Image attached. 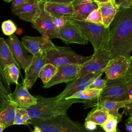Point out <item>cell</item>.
I'll return each instance as SVG.
<instances>
[{
    "label": "cell",
    "mask_w": 132,
    "mask_h": 132,
    "mask_svg": "<svg viewBox=\"0 0 132 132\" xmlns=\"http://www.w3.org/2000/svg\"><path fill=\"white\" fill-rule=\"evenodd\" d=\"M106 48L111 59L129 57L132 50V8H120L109 27Z\"/></svg>",
    "instance_id": "1"
},
{
    "label": "cell",
    "mask_w": 132,
    "mask_h": 132,
    "mask_svg": "<svg viewBox=\"0 0 132 132\" xmlns=\"http://www.w3.org/2000/svg\"><path fill=\"white\" fill-rule=\"evenodd\" d=\"M37 103L35 105L25 108L29 118L45 120L60 114H67L69 108L76 103H84L77 99H68L58 101L56 97H45L36 95Z\"/></svg>",
    "instance_id": "2"
},
{
    "label": "cell",
    "mask_w": 132,
    "mask_h": 132,
    "mask_svg": "<svg viewBox=\"0 0 132 132\" xmlns=\"http://www.w3.org/2000/svg\"><path fill=\"white\" fill-rule=\"evenodd\" d=\"M106 80V86L101 90L97 98L93 101L85 102L84 103L86 105L104 100L117 102L127 100L128 88L132 83V65L122 77L111 80Z\"/></svg>",
    "instance_id": "3"
},
{
    "label": "cell",
    "mask_w": 132,
    "mask_h": 132,
    "mask_svg": "<svg viewBox=\"0 0 132 132\" xmlns=\"http://www.w3.org/2000/svg\"><path fill=\"white\" fill-rule=\"evenodd\" d=\"M28 123L38 127L42 132H89L80 123L70 119L67 114L42 120L30 119Z\"/></svg>",
    "instance_id": "4"
},
{
    "label": "cell",
    "mask_w": 132,
    "mask_h": 132,
    "mask_svg": "<svg viewBox=\"0 0 132 132\" xmlns=\"http://www.w3.org/2000/svg\"><path fill=\"white\" fill-rule=\"evenodd\" d=\"M71 20L86 40L91 42L93 46L94 52L102 47H106L109 38L108 28L86 20Z\"/></svg>",
    "instance_id": "5"
},
{
    "label": "cell",
    "mask_w": 132,
    "mask_h": 132,
    "mask_svg": "<svg viewBox=\"0 0 132 132\" xmlns=\"http://www.w3.org/2000/svg\"><path fill=\"white\" fill-rule=\"evenodd\" d=\"M91 57L78 55L70 47L55 45L54 48L45 52V62L57 67L70 64H82L89 60Z\"/></svg>",
    "instance_id": "6"
},
{
    "label": "cell",
    "mask_w": 132,
    "mask_h": 132,
    "mask_svg": "<svg viewBox=\"0 0 132 132\" xmlns=\"http://www.w3.org/2000/svg\"><path fill=\"white\" fill-rule=\"evenodd\" d=\"M45 3L43 1L38 2L37 12L31 23L41 36L50 39L58 38L59 29L55 26L52 16L45 10Z\"/></svg>",
    "instance_id": "7"
},
{
    "label": "cell",
    "mask_w": 132,
    "mask_h": 132,
    "mask_svg": "<svg viewBox=\"0 0 132 132\" xmlns=\"http://www.w3.org/2000/svg\"><path fill=\"white\" fill-rule=\"evenodd\" d=\"M111 59L106 47H102L94 52L91 58L81 64L77 78H81L90 74L103 72Z\"/></svg>",
    "instance_id": "8"
},
{
    "label": "cell",
    "mask_w": 132,
    "mask_h": 132,
    "mask_svg": "<svg viewBox=\"0 0 132 132\" xmlns=\"http://www.w3.org/2000/svg\"><path fill=\"white\" fill-rule=\"evenodd\" d=\"M132 65V57L118 56L111 59L103 71L106 79H114L124 76Z\"/></svg>",
    "instance_id": "9"
},
{
    "label": "cell",
    "mask_w": 132,
    "mask_h": 132,
    "mask_svg": "<svg viewBox=\"0 0 132 132\" xmlns=\"http://www.w3.org/2000/svg\"><path fill=\"white\" fill-rule=\"evenodd\" d=\"M103 73V72H101L90 74L81 78H77L75 80L70 81L63 91L56 96L57 100L61 101L67 100L74 94L88 89L92 81L99 75H102Z\"/></svg>",
    "instance_id": "10"
},
{
    "label": "cell",
    "mask_w": 132,
    "mask_h": 132,
    "mask_svg": "<svg viewBox=\"0 0 132 132\" xmlns=\"http://www.w3.org/2000/svg\"><path fill=\"white\" fill-rule=\"evenodd\" d=\"M5 41L20 68L25 71L31 62L32 55H28V52L15 34L9 36Z\"/></svg>",
    "instance_id": "11"
},
{
    "label": "cell",
    "mask_w": 132,
    "mask_h": 132,
    "mask_svg": "<svg viewBox=\"0 0 132 132\" xmlns=\"http://www.w3.org/2000/svg\"><path fill=\"white\" fill-rule=\"evenodd\" d=\"M58 38L61 39L66 45L73 43L81 45L88 44V41L71 20H68L59 29Z\"/></svg>",
    "instance_id": "12"
},
{
    "label": "cell",
    "mask_w": 132,
    "mask_h": 132,
    "mask_svg": "<svg viewBox=\"0 0 132 132\" xmlns=\"http://www.w3.org/2000/svg\"><path fill=\"white\" fill-rule=\"evenodd\" d=\"M81 64H70L57 67L56 74L51 79L43 85L44 88H48L62 82H69L78 77Z\"/></svg>",
    "instance_id": "13"
},
{
    "label": "cell",
    "mask_w": 132,
    "mask_h": 132,
    "mask_svg": "<svg viewBox=\"0 0 132 132\" xmlns=\"http://www.w3.org/2000/svg\"><path fill=\"white\" fill-rule=\"evenodd\" d=\"M21 42L27 51L32 56L46 52L55 47V45L54 44L51 39L42 36H25L22 38Z\"/></svg>",
    "instance_id": "14"
},
{
    "label": "cell",
    "mask_w": 132,
    "mask_h": 132,
    "mask_svg": "<svg viewBox=\"0 0 132 132\" xmlns=\"http://www.w3.org/2000/svg\"><path fill=\"white\" fill-rule=\"evenodd\" d=\"M45 52L32 56L30 64L25 71V77L23 83L28 89H31L37 79L42 67L45 64Z\"/></svg>",
    "instance_id": "15"
},
{
    "label": "cell",
    "mask_w": 132,
    "mask_h": 132,
    "mask_svg": "<svg viewBox=\"0 0 132 132\" xmlns=\"http://www.w3.org/2000/svg\"><path fill=\"white\" fill-rule=\"evenodd\" d=\"M8 97L16 108H25L37 103L36 98L30 94L28 89L23 82L16 84L14 92L10 93Z\"/></svg>",
    "instance_id": "16"
},
{
    "label": "cell",
    "mask_w": 132,
    "mask_h": 132,
    "mask_svg": "<svg viewBox=\"0 0 132 132\" xmlns=\"http://www.w3.org/2000/svg\"><path fill=\"white\" fill-rule=\"evenodd\" d=\"M127 103V100L121 102H117L110 100H104L97 102L93 104L87 105L88 107H96L105 111L109 116L116 118L118 122L122 120V113L119 112L120 108H124Z\"/></svg>",
    "instance_id": "17"
},
{
    "label": "cell",
    "mask_w": 132,
    "mask_h": 132,
    "mask_svg": "<svg viewBox=\"0 0 132 132\" xmlns=\"http://www.w3.org/2000/svg\"><path fill=\"white\" fill-rule=\"evenodd\" d=\"M44 8L52 17H63L72 20L74 10L72 4H62L45 2Z\"/></svg>",
    "instance_id": "18"
},
{
    "label": "cell",
    "mask_w": 132,
    "mask_h": 132,
    "mask_svg": "<svg viewBox=\"0 0 132 132\" xmlns=\"http://www.w3.org/2000/svg\"><path fill=\"white\" fill-rule=\"evenodd\" d=\"M38 2L36 0H28L12 11V13L21 20L31 23L38 10Z\"/></svg>",
    "instance_id": "19"
},
{
    "label": "cell",
    "mask_w": 132,
    "mask_h": 132,
    "mask_svg": "<svg viewBox=\"0 0 132 132\" xmlns=\"http://www.w3.org/2000/svg\"><path fill=\"white\" fill-rule=\"evenodd\" d=\"M97 8L101 13L103 26L105 28H108L120 8L114 1L99 4Z\"/></svg>",
    "instance_id": "20"
},
{
    "label": "cell",
    "mask_w": 132,
    "mask_h": 132,
    "mask_svg": "<svg viewBox=\"0 0 132 132\" xmlns=\"http://www.w3.org/2000/svg\"><path fill=\"white\" fill-rule=\"evenodd\" d=\"M16 108L9 100H6L0 108V124L5 128L13 125Z\"/></svg>",
    "instance_id": "21"
},
{
    "label": "cell",
    "mask_w": 132,
    "mask_h": 132,
    "mask_svg": "<svg viewBox=\"0 0 132 132\" xmlns=\"http://www.w3.org/2000/svg\"><path fill=\"white\" fill-rule=\"evenodd\" d=\"M72 5L74 13L72 20H85L88 15L97 8L94 2H74Z\"/></svg>",
    "instance_id": "22"
},
{
    "label": "cell",
    "mask_w": 132,
    "mask_h": 132,
    "mask_svg": "<svg viewBox=\"0 0 132 132\" xmlns=\"http://www.w3.org/2000/svg\"><path fill=\"white\" fill-rule=\"evenodd\" d=\"M11 64H14L20 68L6 41L3 37H0V67L3 70Z\"/></svg>",
    "instance_id": "23"
},
{
    "label": "cell",
    "mask_w": 132,
    "mask_h": 132,
    "mask_svg": "<svg viewBox=\"0 0 132 132\" xmlns=\"http://www.w3.org/2000/svg\"><path fill=\"white\" fill-rule=\"evenodd\" d=\"M20 68L15 64H11L2 70L4 77L9 86L12 84H18L20 75Z\"/></svg>",
    "instance_id": "24"
},
{
    "label": "cell",
    "mask_w": 132,
    "mask_h": 132,
    "mask_svg": "<svg viewBox=\"0 0 132 132\" xmlns=\"http://www.w3.org/2000/svg\"><path fill=\"white\" fill-rule=\"evenodd\" d=\"M101 91V90L87 89L74 94L68 99H77L83 101L84 102L86 101H91L97 98Z\"/></svg>",
    "instance_id": "25"
},
{
    "label": "cell",
    "mask_w": 132,
    "mask_h": 132,
    "mask_svg": "<svg viewBox=\"0 0 132 132\" xmlns=\"http://www.w3.org/2000/svg\"><path fill=\"white\" fill-rule=\"evenodd\" d=\"M109 116V115L105 111L95 108L88 114L85 121H91L96 125H101L105 122Z\"/></svg>",
    "instance_id": "26"
},
{
    "label": "cell",
    "mask_w": 132,
    "mask_h": 132,
    "mask_svg": "<svg viewBox=\"0 0 132 132\" xmlns=\"http://www.w3.org/2000/svg\"><path fill=\"white\" fill-rule=\"evenodd\" d=\"M57 70V67L51 63H46L43 65L39 74V77L41 79L43 85L51 79L56 74Z\"/></svg>",
    "instance_id": "27"
},
{
    "label": "cell",
    "mask_w": 132,
    "mask_h": 132,
    "mask_svg": "<svg viewBox=\"0 0 132 132\" xmlns=\"http://www.w3.org/2000/svg\"><path fill=\"white\" fill-rule=\"evenodd\" d=\"M118 123V121L116 118L109 116L105 122L100 126L105 132H117Z\"/></svg>",
    "instance_id": "28"
},
{
    "label": "cell",
    "mask_w": 132,
    "mask_h": 132,
    "mask_svg": "<svg viewBox=\"0 0 132 132\" xmlns=\"http://www.w3.org/2000/svg\"><path fill=\"white\" fill-rule=\"evenodd\" d=\"M1 29L3 33L5 35L9 37L13 34H14L17 27L12 20H7L2 23Z\"/></svg>",
    "instance_id": "29"
},
{
    "label": "cell",
    "mask_w": 132,
    "mask_h": 132,
    "mask_svg": "<svg viewBox=\"0 0 132 132\" xmlns=\"http://www.w3.org/2000/svg\"><path fill=\"white\" fill-rule=\"evenodd\" d=\"M86 21L103 25L101 13L98 8L93 10L87 17L85 20Z\"/></svg>",
    "instance_id": "30"
},
{
    "label": "cell",
    "mask_w": 132,
    "mask_h": 132,
    "mask_svg": "<svg viewBox=\"0 0 132 132\" xmlns=\"http://www.w3.org/2000/svg\"><path fill=\"white\" fill-rule=\"evenodd\" d=\"M100 75L96 77L90 85L88 89H95L98 90H102L106 86V79H102Z\"/></svg>",
    "instance_id": "31"
},
{
    "label": "cell",
    "mask_w": 132,
    "mask_h": 132,
    "mask_svg": "<svg viewBox=\"0 0 132 132\" xmlns=\"http://www.w3.org/2000/svg\"><path fill=\"white\" fill-rule=\"evenodd\" d=\"M53 18V20L54 24L56 27L57 29L60 28L61 27H62L64 24L66 23V22L68 20L65 18L63 17H58V18Z\"/></svg>",
    "instance_id": "32"
},
{
    "label": "cell",
    "mask_w": 132,
    "mask_h": 132,
    "mask_svg": "<svg viewBox=\"0 0 132 132\" xmlns=\"http://www.w3.org/2000/svg\"><path fill=\"white\" fill-rule=\"evenodd\" d=\"M13 125H26L23 121L21 114L17 108H16L15 109V114L14 117Z\"/></svg>",
    "instance_id": "33"
},
{
    "label": "cell",
    "mask_w": 132,
    "mask_h": 132,
    "mask_svg": "<svg viewBox=\"0 0 132 132\" xmlns=\"http://www.w3.org/2000/svg\"><path fill=\"white\" fill-rule=\"evenodd\" d=\"M10 93H11L9 92L7 90V89L4 85L3 83L2 82V80L0 78V94H1L3 96H4L7 100H9L8 96Z\"/></svg>",
    "instance_id": "34"
},
{
    "label": "cell",
    "mask_w": 132,
    "mask_h": 132,
    "mask_svg": "<svg viewBox=\"0 0 132 132\" xmlns=\"http://www.w3.org/2000/svg\"><path fill=\"white\" fill-rule=\"evenodd\" d=\"M96 124L91 121H85L84 127L89 131H93L96 129Z\"/></svg>",
    "instance_id": "35"
},
{
    "label": "cell",
    "mask_w": 132,
    "mask_h": 132,
    "mask_svg": "<svg viewBox=\"0 0 132 132\" xmlns=\"http://www.w3.org/2000/svg\"><path fill=\"white\" fill-rule=\"evenodd\" d=\"M126 129L128 132H132V116L131 113L129 115L128 118L125 121Z\"/></svg>",
    "instance_id": "36"
},
{
    "label": "cell",
    "mask_w": 132,
    "mask_h": 132,
    "mask_svg": "<svg viewBox=\"0 0 132 132\" xmlns=\"http://www.w3.org/2000/svg\"><path fill=\"white\" fill-rule=\"evenodd\" d=\"M74 1L75 0H46V2L62 4H73Z\"/></svg>",
    "instance_id": "37"
},
{
    "label": "cell",
    "mask_w": 132,
    "mask_h": 132,
    "mask_svg": "<svg viewBox=\"0 0 132 132\" xmlns=\"http://www.w3.org/2000/svg\"><path fill=\"white\" fill-rule=\"evenodd\" d=\"M28 0H12V11L15 9L16 7L19 6L21 5V4L26 3Z\"/></svg>",
    "instance_id": "38"
},
{
    "label": "cell",
    "mask_w": 132,
    "mask_h": 132,
    "mask_svg": "<svg viewBox=\"0 0 132 132\" xmlns=\"http://www.w3.org/2000/svg\"><path fill=\"white\" fill-rule=\"evenodd\" d=\"M0 78L2 80V82L3 83L4 85L5 86V87H6V88L7 89V90L9 92H10V87H9V86L7 84L4 77V75H3V72H2V70L1 69V67H0ZM11 93V92H10Z\"/></svg>",
    "instance_id": "39"
},
{
    "label": "cell",
    "mask_w": 132,
    "mask_h": 132,
    "mask_svg": "<svg viewBox=\"0 0 132 132\" xmlns=\"http://www.w3.org/2000/svg\"><path fill=\"white\" fill-rule=\"evenodd\" d=\"M111 1H114V0H93V2L95 4H96L97 5H98L99 4H102V3H106V2H108Z\"/></svg>",
    "instance_id": "40"
},
{
    "label": "cell",
    "mask_w": 132,
    "mask_h": 132,
    "mask_svg": "<svg viewBox=\"0 0 132 132\" xmlns=\"http://www.w3.org/2000/svg\"><path fill=\"white\" fill-rule=\"evenodd\" d=\"M6 100H7L6 99V98L3 96L1 94H0V108Z\"/></svg>",
    "instance_id": "41"
},
{
    "label": "cell",
    "mask_w": 132,
    "mask_h": 132,
    "mask_svg": "<svg viewBox=\"0 0 132 132\" xmlns=\"http://www.w3.org/2000/svg\"><path fill=\"white\" fill-rule=\"evenodd\" d=\"M74 2H93V0H75Z\"/></svg>",
    "instance_id": "42"
},
{
    "label": "cell",
    "mask_w": 132,
    "mask_h": 132,
    "mask_svg": "<svg viewBox=\"0 0 132 132\" xmlns=\"http://www.w3.org/2000/svg\"><path fill=\"white\" fill-rule=\"evenodd\" d=\"M32 132H42V131H41V130L40 129V128L38 127L35 126H34V129Z\"/></svg>",
    "instance_id": "43"
},
{
    "label": "cell",
    "mask_w": 132,
    "mask_h": 132,
    "mask_svg": "<svg viewBox=\"0 0 132 132\" xmlns=\"http://www.w3.org/2000/svg\"><path fill=\"white\" fill-rule=\"evenodd\" d=\"M5 129V128H4V127L2 125H1V124H0V132H3V130Z\"/></svg>",
    "instance_id": "44"
},
{
    "label": "cell",
    "mask_w": 132,
    "mask_h": 132,
    "mask_svg": "<svg viewBox=\"0 0 132 132\" xmlns=\"http://www.w3.org/2000/svg\"><path fill=\"white\" fill-rule=\"evenodd\" d=\"M12 0H4V1H5L6 2H7V3H9L10 2H11Z\"/></svg>",
    "instance_id": "45"
},
{
    "label": "cell",
    "mask_w": 132,
    "mask_h": 132,
    "mask_svg": "<svg viewBox=\"0 0 132 132\" xmlns=\"http://www.w3.org/2000/svg\"><path fill=\"white\" fill-rule=\"evenodd\" d=\"M36 1H37V2H40V1H45V2H46V0H36Z\"/></svg>",
    "instance_id": "46"
},
{
    "label": "cell",
    "mask_w": 132,
    "mask_h": 132,
    "mask_svg": "<svg viewBox=\"0 0 132 132\" xmlns=\"http://www.w3.org/2000/svg\"><path fill=\"white\" fill-rule=\"evenodd\" d=\"M117 132H121V131H120L119 130H117Z\"/></svg>",
    "instance_id": "47"
}]
</instances>
